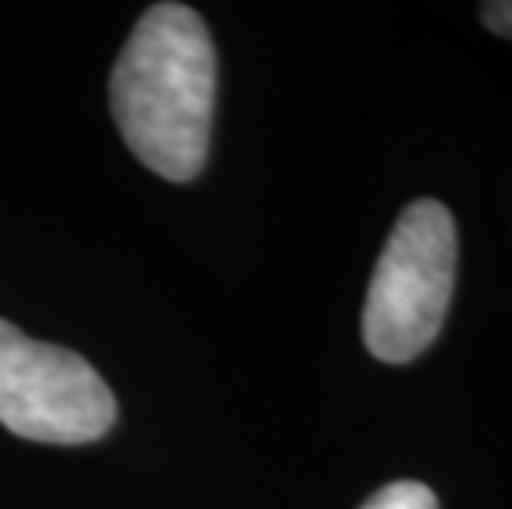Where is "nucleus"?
Instances as JSON below:
<instances>
[{"label": "nucleus", "mask_w": 512, "mask_h": 509, "mask_svg": "<svg viewBox=\"0 0 512 509\" xmlns=\"http://www.w3.org/2000/svg\"><path fill=\"white\" fill-rule=\"evenodd\" d=\"M116 126L136 159L169 182H189L209 156L215 110V47L185 4H156L139 17L110 77Z\"/></svg>", "instance_id": "obj_1"}, {"label": "nucleus", "mask_w": 512, "mask_h": 509, "mask_svg": "<svg viewBox=\"0 0 512 509\" xmlns=\"http://www.w3.org/2000/svg\"><path fill=\"white\" fill-rule=\"evenodd\" d=\"M456 288V222L437 199L400 212L364 301V344L384 364H407L437 341Z\"/></svg>", "instance_id": "obj_2"}, {"label": "nucleus", "mask_w": 512, "mask_h": 509, "mask_svg": "<svg viewBox=\"0 0 512 509\" xmlns=\"http://www.w3.org/2000/svg\"><path fill=\"white\" fill-rule=\"evenodd\" d=\"M0 424L37 443H93L113 430L116 397L86 357L0 318Z\"/></svg>", "instance_id": "obj_3"}, {"label": "nucleus", "mask_w": 512, "mask_h": 509, "mask_svg": "<svg viewBox=\"0 0 512 509\" xmlns=\"http://www.w3.org/2000/svg\"><path fill=\"white\" fill-rule=\"evenodd\" d=\"M361 509H440V503L430 486L413 483V480H397V483H387L384 490H377Z\"/></svg>", "instance_id": "obj_4"}, {"label": "nucleus", "mask_w": 512, "mask_h": 509, "mask_svg": "<svg viewBox=\"0 0 512 509\" xmlns=\"http://www.w3.org/2000/svg\"><path fill=\"white\" fill-rule=\"evenodd\" d=\"M479 17L493 34L512 40V0H489V4L479 7Z\"/></svg>", "instance_id": "obj_5"}]
</instances>
